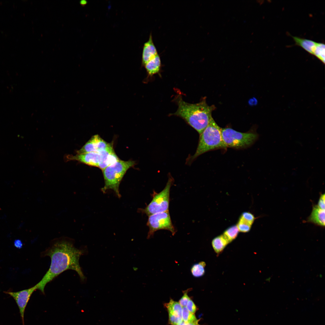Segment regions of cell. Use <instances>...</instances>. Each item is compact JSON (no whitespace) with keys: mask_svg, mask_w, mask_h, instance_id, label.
Wrapping results in <instances>:
<instances>
[{"mask_svg":"<svg viewBox=\"0 0 325 325\" xmlns=\"http://www.w3.org/2000/svg\"><path fill=\"white\" fill-rule=\"evenodd\" d=\"M182 318L183 321L186 323L198 324V320L194 314L189 311L186 307H182Z\"/></svg>","mask_w":325,"mask_h":325,"instance_id":"obj_18","label":"cell"},{"mask_svg":"<svg viewBox=\"0 0 325 325\" xmlns=\"http://www.w3.org/2000/svg\"><path fill=\"white\" fill-rule=\"evenodd\" d=\"M74 244L73 239L64 236L51 241L49 246L41 253L42 256L50 258L51 263L46 274L36 284L37 289L44 293L45 287L48 283L68 270L76 271L81 281H85V277L80 265L79 259L85 253V250L76 248Z\"/></svg>","mask_w":325,"mask_h":325,"instance_id":"obj_1","label":"cell"},{"mask_svg":"<svg viewBox=\"0 0 325 325\" xmlns=\"http://www.w3.org/2000/svg\"><path fill=\"white\" fill-rule=\"evenodd\" d=\"M178 325H199L198 324H196L194 323H186L182 321L181 323Z\"/></svg>","mask_w":325,"mask_h":325,"instance_id":"obj_28","label":"cell"},{"mask_svg":"<svg viewBox=\"0 0 325 325\" xmlns=\"http://www.w3.org/2000/svg\"><path fill=\"white\" fill-rule=\"evenodd\" d=\"M307 221L322 227L325 226V210L319 208L317 205H313L310 215Z\"/></svg>","mask_w":325,"mask_h":325,"instance_id":"obj_12","label":"cell"},{"mask_svg":"<svg viewBox=\"0 0 325 325\" xmlns=\"http://www.w3.org/2000/svg\"><path fill=\"white\" fill-rule=\"evenodd\" d=\"M113 146L98 135H93L86 144L76 152L77 154L91 152H98L106 150Z\"/></svg>","mask_w":325,"mask_h":325,"instance_id":"obj_10","label":"cell"},{"mask_svg":"<svg viewBox=\"0 0 325 325\" xmlns=\"http://www.w3.org/2000/svg\"><path fill=\"white\" fill-rule=\"evenodd\" d=\"M135 164L133 161H125L119 159L102 170L105 182L104 186L101 189L103 192L112 189L120 197L119 187L121 181L127 171Z\"/></svg>","mask_w":325,"mask_h":325,"instance_id":"obj_4","label":"cell"},{"mask_svg":"<svg viewBox=\"0 0 325 325\" xmlns=\"http://www.w3.org/2000/svg\"><path fill=\"white\" fill-rule=\"evenodd\" d=\"M175 100L178 110L170 115L182 118L200 135L212 118V114L215 106L208 105L205 98L199 103L193 104L184 101L181 95H178Z\"/></svg>","mask_w":325,"mask_h":325,"instance_id":"obj_2","label":"cell"},{"mask_svg":"<svg viewBox=\"0 0 325 325\" xmlns=\"http://www.w3.org/2000/svg\"><path fill=\"white\" fill-rule=\"evenodd\" d=\"M296 45L301 47L310 54L313 55L317 43L311 40L292 36Z\"/></svg>","mask_w":325,"mask_h":325,"instance_id":"obj_13","label":"cell"},{"mask_svg":"<svg viewBox=\"0 0 325 325\" xmlns=\"http://www.w3.org/2000/svg\"><path fill=\"white\" fill-rule=\"evenodd\" d=\"M237 226L239 231L246 233L250 230L252 225L239 218Z\"/></svg>","mask_w":325,"mask_h":325,"instance_id":"obj_21","label":"cell"},{"mask_svg":"<svg viewBox=\"0 0 325 325\" xmlns=\"http://www.w3.org/2000/svg\"><path fill=\"white\" fill-rule=\"evenodd\" d=\"M191 289L190 288L188 289L183 292V296L178 302L182 307H186L188 301L190 299V298L188 296L187 293Z\"/></svg>","mask_w":325,"mask_h":325,"instance_id":"obj_23","label":"cell"},{"mask_svg":"<svg viewBox=\"0 0 325 325\" xmlns=\"http://www.w3.org/2000/svg\"><path fill=\"white\" fill-rule=\"evenodd\" d=\"M313 55L324 64L325 62V45L321 43H317Z\"/></svg>","mask_w":325,"mask_h":325,"instance_id":"obj_20","label":"cell"},{"mask_svg":"<svg viewBox=\"0 0 325 325\" xmlns=\"http://www.w3.org/2000/svg\"><path fill=\"white\" fill-rule=\"evenodd\" d=\"M221 134L226 148H245L252 144L258 138L256 133L241 132L230 128H221Z\"/></svg>","mask_w":325,"mask_h":325,"instance_id":"obj_6","label":"cell"},{"mask_svg":"<svg viewBox=\"0 0 325 325\" xmlns=\"http://www.w3.org/2000/svg\"><path fill=\"white\" fill-rule=\"evenodd\" d=\"M69 160H76L90 166L96 167L103 170L116 162L119 158L113 146L98 152H91L67 156Z\"/></svg>","mask_w":325,"mask_h":325,"instance_id":"obj_5","label":"cell"},{"mask_svg":"<svg viewBox=\"0 0 325 325\" xmlns=\"http://www.w3.org/2000/svg\"><path fill=\"white\" fill-rule=\"evenodd\" d=\"M240 219L252 225L255 218L253 215L249 212H243L241 215Z\"/></svg>","mask_w":325,"mask_h":325,"instance_id":"obj_22","label":"cell"},{"mask_svg":"<svg viewBox=\"0 0 325 325\" xmlns=\"http://www.w3.org/2000/svg\"><path fill=\"white\" fill-rule=\"evenodd\" d=\"M14 244L15 246L19 249L21 248L23 246V243L22 241L20 240H14Z\"/></svg>","mask_w":325,"mask_h":325,"instance_id":"obj_27","label":"cell"},{"mask_svg":"<svg viewBox=\"0 0 325 325\" xmlns=\"http://www.w3.org/2000/svg\"><path fill=\"white\" fill-rule=\"evenodd\" d=\"M325 195L324 193L321 194L320 196L317 205L320 209L325 210Z\"/></svg>","mask_w":325,"mask_h":325,"instance_id":"obj_26","label":"cell"},{"mask_svg":"<svg viewBox=\"0 0 325 325\" xmlns=\"http://www.w3.org/2000/svg\"><path fill=\"white\" fill-rule=\"evenodd\" d=\"M157 54V51L154 45L152 34H150L148 40L144 45L142 54V64L144 65Z\"/></svg>","mask_w":325,"mask_h":325,"instance_id":"obj_11","label":"cell"},{"mask_svg":"<svg viewBox=\"0 0 325 325\" xmlns=\"http://www.w3.org/2000/svg\"><path fill=\"white\" fill-rule=\"evenodd\" d=\"M206 264L202 261L193 264L191 267L190 271L192 275L195 277L203 276L205 273Z\"/></svg>","mask_w":325,"mask_h":325,"instance_id":"obj_17","label":"cell"},{"mask_svg":"<svg viewBox=\"0 0 325 325\" xmlns=\"http://www.w3.org/2000/svg\"><path fill=\"white\" fill-rule=\"evenodd\" d=\"M173 181V178L169 176L164 189L159 193L154 192L151 201L144 209H140L141 212L149 216L157 213L169 211L170 189Z\"/></svg>","mask_w":325,"mask_h":325,"instance_id":"obj_7","label":"cell"},{"mask_svg":"<svg viewBox=\"0 0 325 325\" xmlns=\"http://www.w3.org/2000/svg\"><path fill=\"white\" fill-rule=\"evenodd\" d=\"M239 231L237 225H234L226 229L223 235L230 243L237 237Z\"/></svg>","mask_w":325,"mask_h":325,"instance_id":"obj_19","label":"cell"},{"mask_svg":"<svg viewBox=\"0 0 325 325\" xmlns=\"http://www.w3.org/2000/svg\"><path fill=\"white\" fill-rule=\"evenodd\" d=\"M168 313L182 318V307L178 302L170 299L168 303L165 304Z\"/></svg>","mask_w":325,"mask_h":325,"instance_id":"obj_16","label":"cell"},{"mask_svg":"<svg viewBox=\"0 0 325 325\" xmlns=\"http://www.w3.org/2000/svg\"><path fill=\"white\" fill-rule=\"evenodd\" d=\"M144 66L149 76H151L158 73L161 67V61L159 55L157 54Z\"/></svg>","mask_w":325,"mask_h":325,"instance_id":"obj_14","label":"cell"},{"mask_svg":"<svg viewBox=\"0 0 325 325\" xmlns=\"http://www.w3.org/2000/svg\"><path fill=\"white\" fill-rule=\"evenodd\" d=\"M221 130V128L212 118L207 127L200 135L196 152L193 155L188 157L186 163L190 165L199 156L208 151L226 148L222 138Z\"/></svg>","mask_w":325,"mask_h":325,"instance_id":"obj_3","label":"cell"},{"mask_svg":"<svg viewBox=\"0 0 325 325\" xmlns=\"http://www.w3.org/2000/svg\"><path fill=\"white\" fill-rule=\"evenodd\" d=\"M169 320L171 325H178L183 321L182 318L169 313Z\"/></svg>","mask_w":325,"mask_h":325,"instance_id":"obj_24","label":"cell"},{"mask_svg":"<svg viewBox=\"0 0 325 325\" xmlns=\"http://www.w3.org/2000/svg\"><path fill=\"white\" fill-rule=\"evenodd\" d=\"M229 243L223 234L214 238L212 242L214 251L218 254L221 253Z\"/></svg>","mask_w":325,"mask_h":325,"instance_id":"obj_15","label":"cell"},{"mask_svg":"<svg viewBox=\"0 0 325 325\" xmlns=\"http://www.w3.org/2000/svg\"><path fill=\"white\" fill-rule=\"evenodd\" d=\"M186 307L190 312L194 314L197 310V308L193 301L190 299L188 301Z\"/></svg>","mask_w":325,"mask_h":325,"instance_id":"obj_25","label":"cell"},{"mask_svg":"<svg viewBox=\"0 0 325 325\" xmlns=\"http://www.w3.org/2000/svg\"><path fill=\"white\" fill-rule=\"evenodd\" d=\"M147 225L149 228L147 239L153 236L156 231L160 230L169 231L173 236L176 232L172 223L169 211L149 216Z\"/></svg>","mask_w":325,"mask_h":325,"instance_id":"obj_8","label":"cell"},{"mask_svg":"<svg viewBox=\"0 0 325 325\" xmlns=\"http://www.w3.org/2000/svg\"><path fill=\"white\" fill-rule=\"evenodd\" d=\"M36 289H37V288L36 284L30 288L18 292H4L11 296L15 300L19 308L20 316L23 321L25 309L27 303L31 295Z\"/></svg>","mask_w":325,"mask_h":325,"instance_id":"obj_9","label":"cell"}]
</instances>
